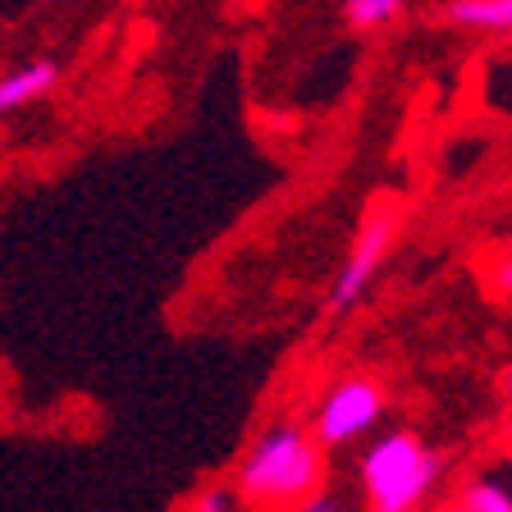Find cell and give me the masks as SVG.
<instances>
[{"label": "cell", "mask_w": 512, "mask_h": 512, "mask_svg": "<svg viewBox=\"0 0 512 512\" xmlns=\"http://www.w3.org/2000/svg\"><path fill=\"white\" fill-rule=\"evenodd\" d=\"M508 458H512V430H508Z\"/></svg>", "instance_id": "obj_13"}, {"label": "cell", "mask_w": 512, "mask_h": 512, "mask_svg": "<svg viewBox=\"0 0 512 512\" xmlns=\"http://www.w3.org/2000/svg\"><path fill=\"white\" fill-rule=\"evenodd\" d=\"M499 389H503V398L512 403V366H503V375H499Z\"/></svg>", "instance_id": "obj_12"}, {"label": "cell", "mask_w": 512, "mask_h": 512, "mask_svg": "<svg viewBox=\"0 0 512 512\" xmlns=\"http://www.w3.org/2000/svg\"><path fill=\"white\" fill-rule=\"evenodd\" d=\"M288 512H343V508H339V494H330L325 485H316V490L302 494V499L293 503Z\"/></svg>", "instance_id": "obj_9"}, {"label": "cell", "mask_w": 512, "mask_h": 512, "mask_svg": "<svg viewBox=\"0 0 512 512\" xmlns=\"http://www.w3.org/2000/svg\"><path fill=\"white\" fill-rule=\"evenodd\" d=\"M55 83H60V64L55 60H28L10 74H0V119L42 101L46 92H55Z\"/></svg>", "instance_id": "obj_5"}, {"label": "cell", "mask_w": 512, "mask_h": 512, "mask_svg": "<svg viewBox=\"0 0 512 512\" xmlns=\"http://www.w3.org/2000/svg\"><path fill=\"white\" fill-rule=\"evenodd\" d=\"M316 485H325V448L302 421L266 426L238 462V494L252 508H293Z\"/></svg>", "instance_id": "obj_1"}, {"label": "cell", "mask_w": 512, "mask_h": 512, "mask_svg": "<svg viewBox=\"0 0 512 512\" xmlns=\"http://www.w3.org/2000/svg\"><path fill=\"white\" fill-rule=\"evenodd\" d=\"M192 512H234V494L220 490V485H215V490H202L197 503H192Z\"/></svg>", "instance_id": "obj_10"}, {"label": "cell", "mask_w": 512, "mask_h": 512, "mask_svg": "<svg viewBox=\"0 0 512 512\" xmlns=\"http://www.w3.org/2000/svg\"><path fill=\"white\" fill-rule=\"evenodd\" d=\"M398 14H403V0H343V19L357 32L384 28V23H394Z\"/></svg>", "instance_id": "obj_8"}, {"label": "cell", "mask_w": 512, "mask_h": 512, "mask_svg": "<svg viewBox=\"0 0 512 512\" xmlns=\"http://www.w3.org/2000/svg\"><path fill=\"white\" fill-rule=\"evenodd\" d=\"M439 512H512V494L499 480H467L458 499L444 503Z\"/></svg>", "instance_id": "obj_7"}, {"label": "cell", "mask_w": 512, "mask_h": 512, "mask_svg": "<svg viewBox=\"0 0 512 512\" xmlns=\"http://www.w3.org/2000/svg\"><path fill=\"white\" fill-rule=\"evenodd\" d=\"M448 23L485 32H512V0H448Z\"/></svg>", "instance_id": "obj_6"}, {"label": "cell", "mask_w": 512, "mask_h": 512, "mask_svg": "<svg viewBox=\"0 0 512 512\" xmlns=\"http://www.w3.org/2000/svg\"><path fill=\"white\" fill-rule=\"evenodd\" d=\"M394 238H398V215L394 211L366 215V224L357 229V238H352V247H348V261L339 266L330 293H325V316H343V311H352L357 302H362V293L371 288V279L380 275Z\"/></svg>", "instance_id": "obj_4"}, {"label": "cell", "mask_w": 512, "mask_h": 512, "mask_svg": "<svg viewBox=\"0 0 512 512\" xmlns=\"http://www.w3.org/2000/svg\"><path fill=\"white\" fill-rule=\"evenodd\" d=\"M444 480V458L412 430H389L362 453V494L371 512H416Z\"/></svg>", "instance_id": "obj_2"}, {"label": "cell", "mask_w": 512, "mask_h": 512, "mask_svg": "<svg viewBox=\"0 0 512 512\" xmlns=\"http://www.w3.org/2000/svg\"><path fill=\"white\" fill-rule=\"evenodd\" d=\"M384 407H389V394L375 375H343L320 398L311 435L320 439V448H348L380 426Z\"/></svg>", "instance_id": "obj_3"}, {"label": "cell", "mask_w": 512, "mask_h": 512, "mask_svg": "<svg viewBox=\"0 0 512 512\" xmlns=\"http://www.w3.org/2000/svg\"><path fill=\"white\" fill-rule=\"evenodd\" d=\"M490 284L499 288L503 298H512V252H503L499 261H494V266H490Z\"/></svg>", "instance_id": "obj_11"}]
</instances>
